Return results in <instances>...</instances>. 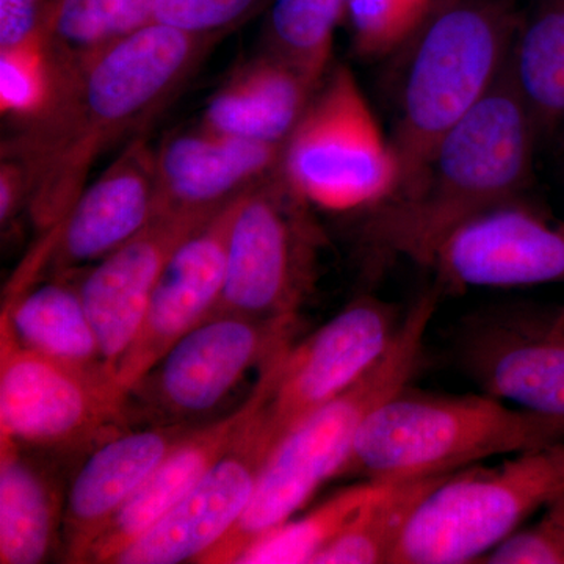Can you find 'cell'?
<instances>
[{"label":"cell","instance_id":"cell-1","mask_svg":"<svg viewBox=\"0 0 564 564\" xmlns=\"http://www.w3.org/2000/svg\"><path fill=\"white\" fill-rule=\"evenodd\" d=\"M215 41L151 22L54 70L47 106L2 143V159L24 170L29 212L40 229L50 232L68 217L104 152L170 104Z\"/></svg>","mask_w":564,"mask_h":564},{"label":"cell","instance_id":"cell-2","mask_svg":"<svg viewBox=\"0 0 564 564\" xmlns=\"http://www.w3.org/2000/svg\"><path fill=\"white\" fill-rule=\"evenodd\" d=\"M536 139L508 62L485 98L441 139L419 180L372 207L366 239L386 254L429 267L463 223L521 198L532 177Z\"/></svg>","mask_w":564,"mask_h":564},{"label":"cell","instance_id":"cell-3","mask_svg":"<svg viewBox=\"0 0 564 564\" xmlns=\"http://www.w3.org/2000/svg\"><path fill=\"white\" fill-rule=\"evenodd\" d=\"M434 311V293L419 296L383 359L282 437L263 466L242 518L198 563L236 564L259 538L291 521L325 481L339 477L364 422L414 377Z\"/></svg>","mask_w":564,"mask_h":564},{"label":"cell","instance_id":"cell-4","mask_svg":"<svg viewBox=\"0 0 564 564\" xmlns=\"http://www.w3.org/2000/svg\"><path fill=\"white\" fill-rule=\"evenodd\" d=\"M560 441L563 421L510 406L488 393L443 395L406 386L364 422L339 477H433Z\"/></svg>","mask_w":564,"mask_h":564},{"label":"cell","instance_id":"cell-5","mask_svg":"<svg viewBox=\"0 0 564 564\" xmlns=\"http://www.w3.org/2000/svg\"><path fill=\"white\" fill-rule=\"evenodd\" d=\"M521 21L514 0H458L400 51L406 66L391 137L402 172L395 193L419 180L445 133L491 90Z\"/></svg>","mask_w":564,"mask_h":564},{"label":"cell","instance_id":"cell-6","mask_svg":"<svg viewBox=\"0 0 564 564\" xmlns=\"http://www.w3.org/2000/svg\"><path fill=\"white\" fill-rule=\"evenodd\" d=\"M562 494L564 441L445 475L415 508L391 563H481Z\"/></svg>","mask_w":564,"mask_h":564},{"label":"cell","instance_id":"cell-7","mask_svg":"<svg viewBox=\"0 0 564 564\" xmlns=\"http://www.w3.org/2000/svg\"><path fill=\"white\" fill-rule=\"evenodd\" d=\"M281 169L307 203L323 209H372L399 191L392 140L350 68L326 73L285 143Z\"/></svg>","mask_w":564,"mask_h":564},{"label":"cell","instance_id":"cell-8","mask_svg":"<svg viewBox=\"0 0 564 564\" xmlns=\"http://www.w3.org/2000/svg\"><path fill=\"white\" fill-rule=\"evenodd\" d=\"M311 206L281 166L243 193L229 236L225 285L210 317L296 321L313 289L322 245Z\"/></svg>","mask_w":564,"mask_h":564},{"label":"cell","instance_id":"cell-9","mask_svg":"<svg viewBox=\"0 0 564 564\" xmlns=\"http://www.w3.org/2000/svg\"><path fill=\"white\" fill-rule=\"evenodd\" d=\"M128 393L104 366L84 367L22 345L0 322V437L41 448L99 443L128 423Z\"/></svg>","mask_w":564,"mask_h":564},{"label":"cell","instance_id":"cell-10","mask_svg":"<svg viewBox=\"0 0 564 564\" xmlns=\"http://www.w3.org/2000/svg\"><path fill=\"white\" fill-rule=\"evenodd\" d=\"M296 321L221 314L182 336L129 397L155 423L187 422L214 410L252 367L292 344Z\"/></svg>","mask_w":564,"mask_h":564},{"label":"cell","instance_id":"cell-11","mask_svg":"<svg viewBox=\"0 0 564 564\" xmlns=\"http://www.w3.org/2000/svg\"><path fill=\"white\" fill-rule=\"evenodd\" d=\"M400 322L393 304L362 296L299 347L291 345L267 406V426L276 447L307 415L358 383L383 359Z\"/></svg>","mask_w":564,"mask_h":564},{"label":"cell","instance_id":"cell-12","mask_svg":"<svg viewBox=\"0 0 564 564\" xmlns=\"http://www.w3.org/2000/svg\"><path fill=\"white\" fill-rule=\"evenodd\" d=\"M429 267L455 289L564 282V225L513 199L448 234Z\"/></svg>","mask_w":564,"mask_h":564},{"label":"cell","instance_id":"cell-13","mask_svg":"<svg viewBox=\"0 0 564 564\" xmlns=\"http://www.w3.org/2000/svg\"><path fill=\"white\" fill-rule=\"evenodd\" d=\"M459 364L488 395L564 422V325L513 313L470 318L458 334Z\"/></svg>","mask_w":564,"mask_h":564},{"label":"cell","instance_id":"cell-14","mask_svg":"<svg viewBox=\"0 0 564 564\" xmlns=\"http://www.w3.org/2000/svg\"><path fill=\"white\" fill-rule=\"evenodd\" d=\"M267 406L232 451L111 564L198 563L226 536L250 505L263 466L276 448L267 426Z\"/></svg>","mask_w":564,"mask_h":564},{"label":"cell","instance_id":"cell-15","mask_svg":"<svg viewBox=\"0 0 564 564\" xmlns=\"http://www.w3.org/2000/svg\"><path fill=\"white\" fill-rule=\"evenodd\" d=\"M240 198L193 232L166 263L139 333L118 364L117 383L128 395L182 336L210 317L225 285Z\"/></svg>","mask_w":564,"mask_h":564},{"label":"cell","instance_id":"cell-16","mask_svg":"<svg viewBox=\"0 0 564 564\" xmlns=\"http://www.w3.org/2000/svg\"><path fill=\"white\" fill-rule=\"evenodd\" d=\"M214 215L158 212L129 242L85 273L79 284L82 302L98 337L104 366L115 378L118 364L139 333L166 263Z\"/></svg>","mask_w":564,"mask_h":564},{"label":"cell","instance_id":"cell-17","mask_svg":"<svg viewBox=\"0 0 564 564\" xmlns=\"http://www.w3.org/2000/svg\"><path fill=\"white\" fill-rule=\"evenodd\" d=\"M289 347L278 351L261 369L254 391L242 406L209 425L196 426L133 492L91 545L85 563H113L152 525L172 511L223 456L232 451L252 422L265 410Z\"/></svg>","mask_w":564,"mask_h":564},{"label":"cell","instance_id":"cell-18","mask_svg":"<svg viewBox=\"0 0 564 564\" xmlns=\"http://www.w3.org/2000/svg\"><path fill=\"white\" fill-rule=\"evenodd\" d=\"M155 193V150L144 137H133L50 231L54 272L73 273L129 242L154 217Z\"/></svg>","mask_w":564,"mask_h":564},{"label":"cell","instance_id":"cell-19","mask_svg":"<svg viewBox=\"0 0 564 564\" xmlns=\"http://www.w3.org/2000/svg\"><path fill=\"white\" fill-rule=\"evenodd\" d=\"M281 144L210 131L199 122L166 137L155 150V214H217L280 169Z\"/></svg>","mask_w":564,"mask_h":564},{"label":"cell","instance_id":"cell-20","mask_svg":"<svg viewBox=\"0 0 564 564\" xmlns=\"http://www.w3.org/2000/svg\"><path fill=\"white\" fill-rule=\"evenodd\" d=\"M196 429L188 422L154 423L99 441L70 484L63 508V543L70 563H85L91 545L159 464Z\"/></svg>","mask_w":564,"mask_h":564},{"label":"cell","instance_id":"cell-21","mask_svg":"<svg viewBox=\"0 0 564 564\" xmlns=\"http://www.w3.org/2000/svg\"><path fill=\"white\" fill-rule=\"evenodd\" d=\"M318 87L291 62L263 50L210 96L199 122L236 139L285 147Z\"/></svg>","mask_w":564,"mask_h":564},{"label":"cell","instance_id":"cell-22","mask_svg":"<svg viewBox=\"0 0 564 564\" xmlns=\"http://www.w3.org/2000/svg\"><path fill=\"white\" fill-rule=\"evenodd\" d=\"M0 444V563L44 562L63 521L61 496L44 470L22 458L17 441Z\"/></svg>","mask_w":564,"mask_h":564},{"label":"cell","instance_id":"cell-23","mask_svg":"<svg viewBox=\"0 0 564 564\" xmlns=\"http://www.w3.org/2000/svg\"><path fill=\"white\" fill-rule=\"evenodd\" d=\"M68 280L69 273L57 274V280L18 295L2 315L25 347L77 366H104L79 285Z\"/></svg>","mask_w":564,"mask_h":564},{"label":"cell","instance_id":"cell-24","mask_svg":"<svg viewBox=\"0 0 564 564\" xmlns=\"http://www.w3.org/2000/svg\"><path fill=\"white\" fill-rule=\"evenodd\" d=\"M510 65L538 135L560 128L564 122V0H540L521 21Z\"/></svg>","mask_w":564,"mask_h":564},{"label":"cell","instance_id":"cell-25","mask_svg":"<svg viewBox=\"0 0 564 564\" xmlns=\"http://www.w3.org/2000/svg\"><path fill=\"white\" fill-rule=\"evenodd\" d=\"M159 0H51L43 24L52 70L87 61L154 22Z\"/></svg>","mask_w":564,"mask_h":564},{"label":"cell","instance_id":"cell-26","mask_svg":"<svg viewBox=\"0 0 564 564\" xmlns=\"http://www.w3.org/2000/svg\"><path fill=\"white\" fill-rule=\"evenodd\" d=\"M445 475L388 481L345 527L315 564L391 563L415 508Z\"/></svg>","mask_w":564,"mask_h":564},{"label":"cell","instance_id":"cell-27","mask_svg":"<svg viewBox=\"0 0 564 564\" xmlns=\"http://www.w3.org/2000/svg\"><path fill=\"white\" fill-rule=\"evenodd\" d=\"M388 481L364 480L334 494L296 521L259 538L236 564L314 563L315 556L344 532L351 519Z\"/></svg>","mask_w":564,"mask_h":564},{"label":"cell","instance_id":"cell-28","mask_svg":"<svg viewBox=\"0 0 564 564\" xmlns=\"http://www.w3.org/2000/svg\"><path fill=\"white\" fill-rule=\"evenodd\" d=\"M344 11L345 0H273L263 24V50L322 84Z\"/></svg>","mask_w":564,"mask_h":564},{"label":"cell","instance_id":"cell-29","mask_svg":"<svg viewBox=\"0 0 564 564\" xmlns=\"http://www.w3.org/2000/svg\"><path fill=\"white\" fill-rule=\"evenodd\" d=\"M434 0H345L344 18L362 57L400 52L429 20Z\"/></svg>","mask_w":564,"mask_h":564},{"label":"cell","instance_id":"cell-30","mask_svg":"<svg viewBox=\"0 0 564 564\" xmlns=\"http://www.w3.org/2000/svg\"><path fill=\"white\" fill-rule=\"evenodd\" d=\"M54 88V70L43 33L0 50V110L25 122L39 117Z\"/></svg>","mask_w":564,"mask_h":564},{"label":"cell","instance_id":"cell-31","mask_svg":"<svg viewBox=\"0 0 564 564\" xmlns=\"http://www.w3.org/2000/svg\"><path fill=\"white\" fill-rule=\"evenodd\" d=\"M273 0H159L154 22L177 31L220 40Z\"/></svg>","mask_w":564,"mask_h":564},{"label":"cell","instance_id":"cell-32","mask_svg":"<svg viewBox=\"0 0 564 564\" xmlns=\"http://www.w3.org/2000/svg\"><path fill=\"white\" fill-rule=\"evenodd\" d=\"M488 564H564V494L545 505L536 521L497 545Z\"/></svg>","mask_w":564,"mask_h":564},{"label":"cell","instance_id":"cell-33","mask_svg":"<svg viewBox=\"0 0 564 564\" xmlns=\"http://www.w3.org/2000/svg\"><path fill=\"white\" fill-rule=\"evenodd\" d=\"M51 0H0V50L43 33Z\"/></svg>","mask_w":564,"mask_h":564},{"label":"cell","instance_id":"cell-34","mask_svg":"<svg viewBox=\"0 0 564 564\" xmlns=\"http://www.w3.org/2000/svg\"><path fill=\"white\" fill-rule=\"evenodd\" d=\"M28 180L20 163L2 159L0 163V220L9 223L22 206H28Z\"/></svg>","mask_w":564,"mask_h":564},{"label":"cell","instance_id":"cell-35","mask_svg":"<svg viewBox=\"0 0 564 564\" xmlns=\"http://www.w3.org/2000/svg\"><path fill=\"white\" fill-rule=\"evenodd\" d=\"M455 2H458V0H434L432 13H430V17H433V14L437 13V11H441V10L447 9V7L454 6Z\"/></svg>","mask_w":564,"mask_h":564},{"label":"cell","instance_id":"cell-36","mask_svg":"<svg viewBox=\"0 0 564 564\" xmlns=\"http://www.w3.org/2000/svg\"><path fill=\"white\" fill-rule=\"evenodd\" d=\"M560 318H562L563 325H564V314L560 315Z\"/></svg>","mask_w":564,"mask_h":564}]
</instances>
